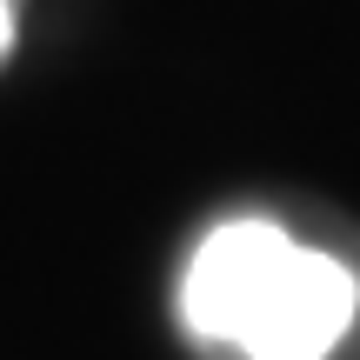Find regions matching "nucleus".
<instances>
[{
	"label": "nucleus",
	"instance_id": "f257e3e1",
	"mask_svg": "<svg viewBox=\"0 0 360 360\" xmlns=\"http://www.w3.org/2000/svg\"><path fill=\"white\" fill-rule=\"evenodd\" d=\"M180 321L247 360H327L360 321V281L274 220H227L180 274Z\"/></svg>",
	"mask_w": 360,
	"mask_h": 360
},
{
	"label": "nucleus",
	"instance_id": "f03ea898",
	"mask_svg": "<svg viewBox=\"0 0 360 360\" xmlns=\"http://www.w3.org/2000/svg\"><path fill=\"white\" fill-rule=\"evenodd\" d=\"M13 34H20V0H0V60L13 53Z\"/></svg>",
	"mask_w": 360,
	"mask_h": 360
}]
</instances>
